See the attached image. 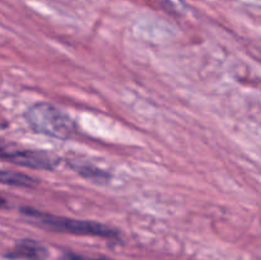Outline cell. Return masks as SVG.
<instances>
[{
    "instance_id": "4",
    "label": "cell",
    "mask_w": 261,
    "mask_h": 260,
    "mask_svg": "<svg viewBox=\"0 0 261 260\" xmlns=\"http://www.w3.org/2000/svg\"><path fill=\"white\" fill-rule=\"evenodd\" d=\"M5 257L14 260H48V250L41 242L24 239L18 241L14 249L5 254Z\"/></svg>"
},
{
    "instance_id": "6",
    "label": "cell",
    "mask_w": 261,
    "mask_h": 260,
    "mask_svg": "<svg viewBox=\"0 0 261 260\" xmlns=\"http://www.w3.org/2000/svg\"><path fill=\"white\" fill-rule=\"evenodd\" d=\"M0 184H5V185L9 186H17V188L32 189L38 185V180L22 172L0 170Z\"/></svg>"
},
{
    "instance_id": "7",
    "label": "cell",
    "mask_w": 261,
    "mask_h": 260,
    "mask_svg": "<svg viewBox=\"0 0 261 260\" xmlns=\"http://www.w3.org/2000/svg\"><path fill=\"white\" fill-rule=\"evenodd\" d=\"M65 259L66 260H110V259H106V257H88V256H83V255L73 254V252H66V254H65Z\"/></svg>"
},
{
    "instance_id": "5",
    "label": "cell",
    "mask_w": 261,
    "mask_h": 260,
    "mask_svg": "<svg viewBox=\"0 0 261 260\" xmlns=\"http://www.w3.org/2000/svg\"><path fill=\"white\" fill-rule=\"evenodd\" d=\"M68 163L73 170H75L76 172L81 173L83 177L92 181H96V183H106V181L110 180V177H111L107 172L99 170V168H97L96 166H93L92 163L84 162V161L69 158Z\"/></svg>"
},
{
    "instance_id": "1",
    "label": "cell",
    "mask_w": 261,
    "mask_h": 260,
    "mask_svg": "<svg viewBox=\"0 0 261 260\" xmlns=\"http://www.w3.org/2000/svg\"><path fill=\"white\" fill-rule=\"evenodd\" d=\"M20 212L33 223L42 228L50 229V231L78 235V236L103 237V239H116L119 236V232L112 227L93 221H81V219L53 216V214L43 213L37 209L30 208V206H24L20 209Z\"/></svg>"
},
{
    "instance_id": "8",
    "label": "cell",
    "mask_w": 261,
    "mask_h": 260,
    "mask_svg": "<svg viewBox=\"0 0 261 260\" xmlns=\"http://www.w3.org/2000/svg\"><path fill=\"white\" fill-rule=\"evenodd\" d=\"M5 205H7V200H5V199L3 198L2 195H0V209H2V208H4Z\"/></svg>"
},
{
    "instance_id": "3",
    "label": "cell",
    "mask_w": 261,
    "mask_h": 260,
    "mask_svg": "<svg viewBox=\"0 0 261 260\" xmlns=\"http://www.w3.org/2000/svg\"><path fill=\"white\" fill-rule=\"evenodd\" d=\"M0 160L36 170H54L60 160L45 150L20 149L0 143Z\"/></svg>"
},
{
    "instance_id": "2",
    "label": "cell",
    "mask_w": 261,
    "mask_h": 260,
    "mask_svg": "<svg viewBox=\"0 0 261 260\" xmlns=\"http://www.w3.org/2000/svg\"><path fill=\"white\" fill-rule=\"evenodd\" d=\"M24 117L33 132L56 139L68 140L76 132L73 120L58 107L47 102L32 105L25 111Z\"/></svg>"
}]
</instances>
